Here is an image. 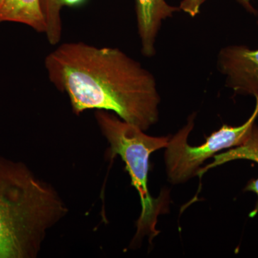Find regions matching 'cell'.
Masks as SVG:
<instances>
[{
	"mask_svg": "<svg viewBox=\"0 0 258 258\" xmlns=\"http://www.w3.org/2000/svg\"><path fill=\"white\" fill-rule=\"evenodd\" d=\"M44 64L51 83L67 94L76 114L113 112L144 132L159 120L161 98L155 77L119 48L64 42Z\"/></svg>",
	"mask_w": 258,
	"mask_h": 258,
	"instance_id": "cell-1",
	"label": "cell"
},
{
	"mask_svg": "<svg viewBox=\"0 0 258 258\" xmlns=\"http://www.w3.org/2000/svg\"><path fill=\"white\" fill-rule=\"evenodd\" d=\"M95 118L102 134L110 144L111 157L119 155L124 161L132 186L140 197L142 212L137 220L135 239L148 235L151 241L159 234L158 217L165 212L168 198L166 195L154 198L149 192V159L153 153L167 147L170 137H151L109 111L98 110L95 113Z\"/></svg>",
	"mask_w": 258,
	"mask_h": 258,
	"instance_id": "cell-3",
	"label": "cell"
},
{
	"mask_svg": "<svg viewBox=\"0 0 258 258\" xmlns=\"http://www.w3.org/2000/svg\"><path fill=\"white\" fill-rule=\"evenodd\" d=\"M68 208L28 166L0 157V258H34Z\"/></svg>",
	"mask_w": 258,
	"mask_h": 258,
	"instance_id": "cell-2",
	"label": "cell"
},
{
	"mask_svg": "<svg viewBox=\"0 0 258 258\" xmlns=\"http://www.w3.org/2000/svg\"><path fill=\"white\" fill-rule=\"evenodd\" d=\"M240 159L252 161L258 164V125L256 123L252 127L248 138L242 145L214 156V161L205 167L200 168L198 176H201L212 168L222 165L229 161ZM244 191H251L257 195V203L249 215V217L253 218L258 213V178L249 180L244 187Z\"/></svg>",
	"mask_w": 258,
	"mask_h": 258,
	"instance_id": "cell-7",
	"label": "cell"
},
{
	"mask_svg": "<svg viewBox=\"0 0 258 258\" xmlns=\"http://www.w3.org/2000/svg\"><path fill=\"white\" fill-rule=\"evenodd\" d=\"M218 71L225 76V85L236 95H258V49L245 45L222 47L217 55Z\"/></svg>",
	"mask_w": 258,
	"mask_h": 258,
	"instance_id": "cell-5",
	"label": "cell"
},
{
	"mask_svg": "<svg viewBox=\"0 0 258 258\" xmlns=\"http://www.w3.org/2000/svg\"><path fill=\"white\" fill-rule=\"evenodd\" d=\"M5 22L24 24L39 33L46 31L40 0H4L0 5V23Z\"/></svg>",
	"mask_w": 258,
	"mask_h": 258,
	"instance_id": "cell-8",
	"label": "cell"
},
{
	"mask_svg": "<svg viewBox=\"0 0 258 258\" xmlns=\"http://www.w3.org/2000/svg\"><path fill=\"white\" fill-rule=\"evenodd\" d=\"M3 1H4V0H0V5L2 4V3H3Z\"/></svg>",
	"mask_w": 258,
	"mask_h": 258,
	"instance_id": "cell-12",
	"label": "cell"
},
{
	"mask_svg": "<svg viewBox=\"0 0 258 258\" xmlns=\"http://www.w3.org/2000/svg\"><path fill=\"white\" fill-rule=\"evenodd\" d=\"M207 0H182L180 3L179 8L181 11L184 12L195 18L200 13L201 7Z\"/></svg>",
	"mask_w": 258,
	"mask_h": 258,
	"instance_id": "cell-10",
	"label": "cell"
},
{
	"mask_svg": "<svg viewBox=\"0 0 258 258\" xmlns=\"http://www.w3.org/2000/svg\"><path fill=\"white\" fill-rule=\"evenodd\" d=\"M254 111L247 121L239 126L224 124L212 133L205 143L197 147L188 144V137L195 126L196 113L188 118L187 123L169 139L166 147L165 163L168 178L172 184L186 182L198 173L202 164L217 153L229 148L242 145L248 138L258 118V95Z\"/></svg>",
	"mask_w": 258,
	"mask_h": 258,
	"instance_id": "cell-4",
	"label": "cell"
},
{
	"mask_svg": "<svg viewBox=\"0 0 258 258\" xmlns=\"http://www.w3.org/2000/svg\"><path fill=\"white\" fill-rule=\"evenodd\" d=\"M236 1H237L239 4L242 5L244 9L247 10V11L249 13H250V14H258L257 10L254 9L253 6L251 4V0H236Z\"/></svg>",
	"mask_w": 258,
	"mask_h": 258,
	"instance_id": "cell-11",
	"label": "cell"
},
{
	"mask_svg": "<svg viewBox=\"0 0 258 258\" xmlns=\"http://www.w3.org/2000/svg\"><path fill=\"white\" fill-rule=\"evenodd\" d=\"M87 0H40V8L46 25L47 41L55 45L60 41L62 25L61 10L64 7L78 8L82 6Z\"/></svg>",
	"mask_w": 258,
	"mask_h": 258,
	"instance_id": "cell-9",
	"label": "cell"
},
{
	"mask_svg": "<svg viewBox=\"0 0 258 258\" xmlns=\"http://www.w3.org/2000/svg\"><path fill=\"white\" fill-rule=\"evenodd\" d=\"M179 11V7L171 6L166 0H136L137 30L142 55L147 57L156 55V42L163 21Z\"/></svg>",
	"mask_w": 258,
	"mask_h": 258,
	"instance_id": "cell-6",
	"label": "cell"
}]
</instances>
